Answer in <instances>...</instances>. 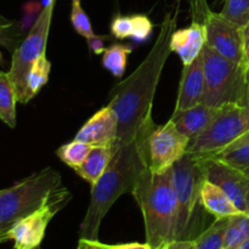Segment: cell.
Returning a JSON list of instances; mask_svg holds the SVG:
<instances>
[{"mask_svg":"<svg viewBox=\"0 0 249 249\" xmlns=\"http://www.w3.org/2000/svg\"><path fill=\"white\" fill-rule=\"evenodd\" d=\"M131 195L142 213L146 242L152 249H160L175 241L178 202L172 169L155 173L145 167L136 179Z\"/></svg>","mask_w":249,"mask_h":249,"instance_id":"3","label":"cell"},{"mask_svg":"<svg viewBox=\"0 0 249 249\" xmlns=\"http://www.w3.org/2000/svg\"><path fill=\"white\" fill-rule=\"evenodd\" d=\"M242 36H243V49H245V55L247 62L249 61V21L242 27Z\"/></svg>","mask_w":249,"mask_h":249,"instance_id":"34","label":"cell"},{"mask_svg":"<svg viewBox=\"0 0 249 249\" xmlns=\"http://www.w3.org/2000/svg\"><path fill=\"white\" fill-rule=\"evenodd\" d=\"M201 199L207 213L214 219L232 218L242 213L220 187L208 180L202 185Z\"/></svg>","mask_w":249,"mask_h":249,"instance_id":"17","label":"cell"},{"mask_svg":"<svg viewBox=\"0 0 249 249\" xmlns=\"http://www.w3.org/2000/svg\"><path fill=\"white\" fill-rule=\"evenodd\" d=\"M2 62V55H1V51H0V63Z\"/></svg>","mask_w":249,"mask_h":249,"instance_id":"38","label":"cell"},{"mask_svg":"<svg viewBox=\"0 0 249 249\" xmlns=\"http://www.w3.org/2000/svg\"><path fill=\"white\" fill-rule=\"evenodd\" d=\"M190 139L180 133L172 119L156 126L145 140L147 167L155 173L172 169L173 165L187 153Z\"/></svg>","mask_w":249,"mask_h":249,"instance_id":"10","label":"cell"},{"mask_svg":"<svg viewBox=\"0 0 249 249\" xmlns=\"http://www.w3.org/2000/svg\"><path fill=\"white\" fill-rule=\"evenodd\" d=\"M51 71V62L48 60L45 53L40 56L34 63L33 67L29 71L28 78H27V99L28 102L33 99L41 88L49 82Z\"/></svg>","mask_w":249,"mask_h":249,"instance_id":"22","label":"cell"},{"mask_svg":"<svg viewBox=\"0 0 249 249\" xmlns=\"http://www.w3.org/2000/svg\"><path fill=\"white\" fill-rule=\"evenodd\" d=\"M71 199L72 194L61 184L50 192L38 209L22 218L10 229L6 240L14 241V249H40L48 225Z\"/></svg>","mask_w":249,"mask_h":249,"instance_id":"9","label":"cell"},{"mask_svg":"<svg viewBox=\"0 0 249 249\" xmlns=\"http://www.w3.org/2000/svg\"><path fill=\"white\" fill-rule=\"evenodd\" d=\"M247 142H249V130L247 131V133L243 134L242 136H240L237 140L233 141V142L231 143L230 146H228V147H226L223 152H226V151L231 150V148H235V147H237V146H241V145H243V143H247ZM223 152H220V153H223Z\"/></svg>","mask_w":249,"mask_h":249,"instance_id":"35","label":"cell"},{"mask_svg":"<svg viewBox=\"0 0 249 249\" xmlns=\"http://www.w3.org/2000/svg\"><path fill=\"white\" fill-rule=\"evenodd\" d=\"M213 157L249 177V142L231 148L226 152L219 153Z\"/></svg>","mask_w":249,"mask_h":249,"instance_id":"24","label":"cell"},{"mask_svg":"<svg viewBox=\"0 0 249 249\" xmlns=\"http://www.w3.org/2000/svg\"><path fill=\"white\" fill-rule=\"evenodd\" d=\"M160 249H162V248H160Z\"/></svg>","mask_w":249,"mask_h":249,"instance_id":"41","label":"cell"},{"mask_svg":"<svg viewBox=\"0 0 249 249\" xmlns=\"http://www.w3.org/2000/svg\"><path fill=\"white\" fill-rule=\"evenodd\" d=\"M77 249H101L94 241H88V240H79L78 242Z\"/></svg>","mask_w":249,"mask_h":249,"instance_id":"36","label":"cell"},{"mask_svg":"<svg viewBox=\"0 0 249 249\" xmlns=\"http://www.w3.org/2000/svg\"><path fill=\"white\" fill-rule=\"evenodd\" d=\"M111 33L117 39L131 38L133 34V19L131 16H117L111 23Z\"/></svg>","mask_w":249,"mask_h":249,"instance_id":"29","label":"cell"},{"mask_svg":"<svg viewBox=\"0 0 249 249\" xmlns=\"http://www.w3.org/2000/svg\"><path fill=\"white\" fill-rule=\"evenodd\" d=\"M133 51L130 45L125 44H113L109 48H106L102 53V66L105 70L112 73L116 78H121L125 73L128 57Z\"/></svg>","mask_w":249,"mask_h":249,"instance_id":"20","label":"cell"},{"mask_svg":"<svg viewBox=\"0 0 249 249\" xmlns=\"http://www.w3.org/2000/svg\"><path fill=\"white\" fill-rule=\"evenodd\" d=\"M114 147H105V146H94L89 152L84 162L74 169V172L82 179L89 182L90 186L95 185L97 180L102 177L105 170L108 167L112 157H113Z\"/></svg>","mask_w":249,"mask_h":249,"instance_id":"18","label":"cell"},{"mask_svg":"<svg viewBox=\"0 0 249 249\" xmlns=\"http://www.w3.org/2000/svg\"><path fill=\"white\" fill-rule=\"evenodd\" d=\"M248 77H249V61H248Z\"/></svg>","mask_w":249,"mask_h":249,"instance_id":"39","label":"cell"},{"mask_svg":"<svg viewBox=\"0 0 249 249\" xmlns=\"http://www.w3.org/2000/svg\"><path fill=\"white\" fill-rule=\"evenodd\" d=\"M221 108L223 106L214 107L202 102L185 111L177 112V113L173 112L170 119L174 122L180 133L187 136L191 141L213 123L214 119L220 113Z\"/></svg>","mask_w":249,"mask_h":249,"instance_id":"16","label":"cell"},{"mask_svg":"<svg viewBox=\"0 0 249 249\" xmlns=\"http://www.w3.org/2000/svg\"><path fill=\"white\" fill-rule=\"evenodd\" d=\"M97 246H100L104 249H152L147 242L145 243H139V242H133V243H122V245H106V243L100 242L99 240L95 241Z\"/></svg>","mask_w":249,"mask_h":249,"instance_id":"31","label":"cell"},{"mask_svg":"<svg viewBox=\"0 0 249 249\" xmlns=\"http://www.w3.org/2000/svg\"><path fill=\"white\" fill-rule=\"evenodd\" d=\"M206 45V28L198 22H192L189 27L175 29L170 39L172 53H175L186 66L194 62Z\"/></svg>","mask_w":249,"mask_h":249,"instance_id":"15","label":"cell"},{"mask_svg":"<svg viewBox=\"0 0 249 249\" xmlns=\"http://www.w3.org/2000/svg\"><path fill=\"white\" fill-rule=\"evenodd\" d=\"M131 19H133L131 38L138 43L147 40L153 31L152 22L150 21V18L145 15H134V16H131Z\"/></svg>","mask_w":249,"mask_h":249,"instance_id":"28","label":"cell"},{"mask_svg":"<svg viewBox=\"0 0 249 249\" xmlns=\"http://www.w3.org/2000/svg\"><path fill=\"white\" fill-rule=\"evenodd\" d=\"M247 213H249V192L247 196Z\"/></svg>","mask_w":249,"mask_h":249,"instance_id":"37","label":"cell"},{"mask_svg":"<svg viewBox=\"0 0 249 249\" xmlns=\"http://www.w3.org/2000/svg\"><path fill=\"white\" fill-rule=\"evenodd\" d=\"M146 138L114 147L108 167L96 184L91 186L89 207L79 228V240H99L100 226L111 207L124 194H131L136 179L143 168L147 167Z\"/></svg>","mask_w":249,"mask_h":249,"instance_id":"2","label":"cell"},{"mask_svg":"<svg viewBox=\"0 0 249 249\" xmlns=\"http://www.w3.org/2000/svg\"><path fill=\"white\" fill-rule=\"evenodd\" d=\"M206 96V78L201 55L190 65L184 66L178 91L174 113L185 111L204 102Z\"/></svg>","mask_w":249,"mask_h":249,"instance_id":"14","label":"cell"},{"mask_svg":"<svg viewBox=\"0 0 249 249\" xmlns=\"http://www.w3.org/2000/svg\"><path fill=\"white\" fill-rule=\"evenodd\" d=\"M17 95L9 72L0 71V121L10 128L16 126Z\"/></svg>","mask_w":249,"mask_h":249,"instance_id":"19","label":"cell"},{"mask_svg":"<svg viewBox=\"0 0 249 249\" xmlns=\"http://www.w3.org/2000/svg\"><path fill=\"white\" fill-rule=\"evenodd\" d=\"M230 218L214 219L194 241L195 249H224V236Z\"/></svg>","mask_w":249,"mask_h":249,"instance_id":"21","label":"cell"},{"mask_svg":"<svg viewBox=\"0 0 249 249\" xmlns=\"http://www.w3.org/2000/svg\"><path fill=\"white\" fill-rule=\"evenodd\" d=\"M53 6H55V0H51L49 4L44 6L43 11L40 12L36 21L31 27L26 38L12 53L9 75L14 83L15 90H16L17 101L22 105L28 102L27 78H28L29 71L36 62V60L43 53H45L51 19H53Z\"/></svg>","mask_w":249,"mask_h":249,"instance_id":"8","label":"cell"},{"mask_svg":"<svg viewBox=\"0 0 249 249\" xmlns=\"http://www.w3.org/2000/svg\"><path fill=\"white\" fill-rule=\"evenodd\" d=\"M162 249H195L194 241L192 240H186V241H180L175 240L173 242H170L169 245L164 246Z\"/></svg>","mask_w":249,"mask_h":249,"instance_id":"33","label":"cell"},{"mask_svg":"<svg viewBox=\"0 0 249 249\" xmlns=\"http://www.w3.org/2000/svg\"><path fill=\"white\" fill-rule=\"evenodd\" d=\"M71 22H72V26L73 28H74V31L77 32L79 36H82L83 38L89 39L92 38L94 36H96V34L94 33V31H92L89 16H88L87 12L83 10L80 0H72Z\"/></svg>","mask_w":249,"mask_h":249,"instance_id":"26","label":"cell"},{"mask_svg":"<svg viewBox=\"0 0 249 249\" xmlns=\"http://www.w3.org/2000/svg\"><path fill=\"white\" fill-rule=\"evenodd\" d=\"M172 174L178 202L175 240H195L207 228L209 215L201 199L202 185L206 181L202 160L187 152L173 165Z\"/></svg>","mask_w":249,"mask_h":249,"instance_id":"4","label":"cell"},{"mask_svg":"<svg viewBox=\"0 0 249 249\" xmlns=\"http://www.w3.org/2000/svg\"><path fill=\"white\" fill-rule=\"evenodd\" d=\"M206 28V45L232 62L248 67L243 49L242 27L226 18L220 12L209 10L202 21Z\"/></svg>","mask_w":249,"mask_h":249,"instance_id":"11","label":"cell"},{"mask_svg":"<svg viewBox=\"0 0 249 249\" xmlns=\"http://www.w3.org/2000/svg\"><path fill=\"white\" fill-rule=\"evenodd\" d=\"M107 39H108L107 36H94L92 38L87 39V41L90 50L94 53H96V55H100V53H104L105 50H106L105 41H106Z\"/></svg>","mask_w":249,"mask_h":249,"instance_id":"32","label":"cell"},{"mask_svg":"<svg viewBox=\"0 0 249 249\" xmlns=\"http://www.w3.org/2000/svg\"><path fill=\"white\" fill-rule=\"evenodd\" d=\"M246 235L243 233V231L241 230L240 226L237 225V223L235 221V219L230 218L228 224V228H226L225 236H224V249H232L237 247L242 241L246 240Z\"/></svg>","mask_w":249,"mask_h":249,"instance_id":"30","label":"cell"},{"mask_svg":"<svg viewBox=\"0 0 249 249\" xmlns=\"http://www.w3.org/2000/svg\"><path fill=\"white\" fill-rule=\"evenodd\" d=\"M94 242H95V241H94ZM99 247H100V246H99ZM100 248H101V247H100ZM101 249H104V248H101Z\"/></svg>","mask_w":249,"mask_h":249,"instance_id":"40","label":"cell"},{"mask_svg":"<svg viewBox=\"0 0 249 249\" xmlns=\"http://www.w3.org/2000/svg\"><path fill=\"white\" fill-rule=\"evenodd\" d=\"M249 130V106L226 105L213 123L190 141L187 152L197 157H213Z\"/></svg>","mask_w":249,"mask_h":249,"instance_id":"7","label":"cell"},{"mask_svg":"<svg viewBox=\"0 0 249 249\" xmlns=\"http://www.w3.org/2000/svg\"><path fill=\"white\" fill-rule=\"evenodd\" d=\"M199 158L202 160V164H203L206 180L220 187L230 197L238 211L242 213H247L249 177L214 157Z\"/></svg>","mask_w":249,"mask_h":249,"instance_id":"12","label":"cell"},{"mask_svg":"<svg viewBox=\"0 0 249 249\" xmlns=\"http://www.w3.org/2000/svg\"><path fill=\"white\" fill-rule=\"evenodd\" d=\"M206 78L204 104L214 107L226 105L249 106L248 67L232 62L204 45L201 53Z\"/></svg>","mask_w":249,"mask_h":249,"instance_id":"6","label":"cell"},{"mask_svg":"<svg viewBox=\"0 0 249 249\" xmlns=\"http://www.w3.org/2000/svg\"><path fill=\"white\" fill-rule=\"evenodd\" d=\"M62 184L57 170L45 168L33 173L7 189L0 190V245L18 220L38 209L50 192Z\"/></svg>","mask_w":249,"mask_h":249,"instance_id":"5","label":"cell"},{"mask_svg":"<svg viewBox=\"0 0 249 249\" xmlns=\"http://www.w3.org/2000/svg\"><path fill=\"white\" fill-rule=\"evenodd\" d=\"M220 14L237 26L243 27L249 21V0H225Z\"/></svg>","mask_w":249,"mask_h":249,"instance_id":"25","label":"cell"},{"mask_svg":"<svg viewBox=\"0 0 249 249\" xmlns=\"http://www.w3.org/2000/svg\"><path fill=\"white\" fill-rule=\"evenodd\" d=\"M21 34L17 32L15 22L0 15V45L14 53L21 44Z\"/></svg>","mask_w":249,"mask_h":249,"instance_id":"27","label":"cell"},{"mask_svg":"<svg viewBox=\"0 0 249 249\" xmlns=\"http://www.w3.org/2000/svg\"><path fill=\"white\" fill-rule=\"evenodd\" d=\"M118 138V121L111 107L106 105L96 112L75 135V140L91 146L114 147Z\"/></svg>","mask_w":249,"mask_h":249,"instance_id":"13","label":"cell"},{"mask_svg":"<svg viewBox=\"0 0 249 249\" xmlns=\"http://www.w3.org/2000/svg\"><path fill=\"white\" fill-rule=\"evenodd\" d=\"M179 6L168 12L160 33L141 65L109 92L108 106L118 121V138L114 147L146 138L156 128L152 107L163 68L172 53L170 39L177 29Z\"/></svg>","mask_w":249,"mask_h":249,"instance_id":"1","label":"cell"},{"mask_svg":"<svg viewBox=\"0 0 249 249\" xmlns=\"http://www.w3.org/2000/svg\"><path fill=\"white\" fill-rule=\"evenodd\" d=\"M92 147L94 146L74 139L71 142H67L61 146L56 151V155L66 165H68V167H71L74 170L84 162Z\"/></svg>","mask_w":249,"mask_h":249,"instance_id":"23","label":"cell"}]
</instances>
